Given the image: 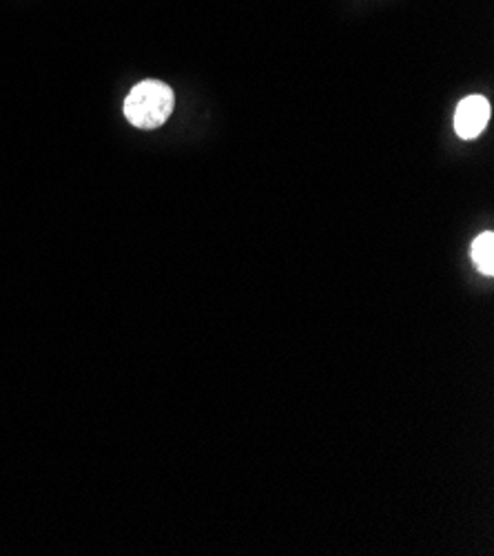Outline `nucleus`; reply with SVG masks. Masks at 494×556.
Instances as JSON below:
<instances>
[{
	"label": "nucleus",
	"mask_w": 494,
	"mask_h": 556,
	"mask_svg": "<svg viewBox=\"0 0 494 556\" xmlns=\"http://www.w3.org/2000/svg\"><path fill=\"white\" fill-rule=\"evenodd\" d=\"M176 96L169 85L144 80L136 85L125 100V116L138 129H157L174 114Z\"/></svg>",
	"instance_id": "nucleus-1"
},
{
	"label": "nucleus",
	"mask_w": 494,
	"mask_h": 556,
	"mask_svg": "<svg viewBox=\"0 0 494 556\" xmlns=\"http://www.w3.org/2000/svg\"><path fill=\"white\" fill-rule=\"evenodd\" d=\"M490 121V102L483 96H468L455 111V131L461 140H474Z\"/></svg>",
	"instance_id": "nucleus-2"
},
{
	"label": "nucleus",
	"mask_w": 494,
	"mask_h": 556,
	"mask_svg": "<svg viewBox=\"0 0 494 556\" xmlns=\"http://www.w3.org/2000/svg\"><path fill=\"white\" fill-rule=\"evenodd\" d=\"M472 260L483 275H494V233L485 231L472 242Z\"/></svg>",
	"instance_id": "nucleus-3"
}]
</instances>
